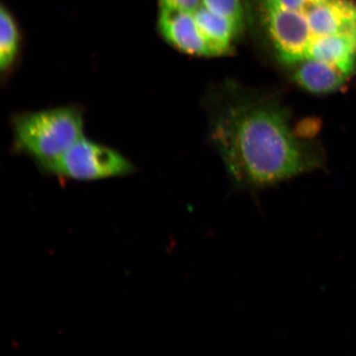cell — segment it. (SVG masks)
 Wrapping results in <instances>:
<instances>
[{
    "label": "cell",
    "mask_w": 356,
    "mask_h": 356,
    "mask_svg": "<svg viewBox=\"0 0 356 356\" xmlns=\"http://www.w3.org/2000/svg\"><path fill=\"white\" fill-rule=\"evenodd\" d=\"M212 139L240 190L252 193L320 165L293 132L282 106L268 100L234 102L218 114Z\"/></svg>",
    "instance_id": "6da1fadb"
},
{
    "label": "cell",
    "mask_w": 356,
    "mask_h": 356,
    "mask_svg": "<svg viewBox=\"0 0 356 356\" xmlns=\"http://www.w3.org/2000/svg\"><path fill=\"white\" fill-rule=\"evenodd\" d=\"M17 149L46 169L83 137V120L72 106L35 111L13 119Z\"/></svg>",
    "instance_id": "7a4b0ae2"
},
{
    "label": "cell",
    "mask_w": 356,
    "mask_h": 356,
    "mask_svg": "<svg viewBox=\"0 0 356 356\" xmlns=\"http://www.w3.org/2000/svg\"><path fill=\"white\" fill-rule=\"evenodd\" d=\"M133 169L118 151L83 137L44 170L70 179L92 181L127 175Z\"/></svg>",
    "instance_id": "3957f363"
},
{
    "label": "cell",
    "mask_w": 356,
    "mask_h": 356,
    "mask_svg": "<svg viewBox=\"0 0 356 356\" xmlns=\"http://www.w3.org/2000/svg\"><path fill=\"white\" fill-rule=\"evenodd\" d=\"M158 28L166 42L177 50L204 57L203 43L191 13L160 8Z\"/></svg>",
    "instance_id": "277c9868"
},
{
    "label": "cell",
    "mask_w": 356,
    "mask_h": 356,
    "mask_svg": "<svg viewBox=\"0 0 356 356\" xmlns=\"http://www.w3.org/2000/svg\"><path fill=\"white\" fill-rule=\"evenodd\" d=\"M20 33L11 13L4 6L0 11V70L10 72L19 55Z\"/></svg>",
    "instance_id": "5b68a950"
},
{
    "label": "cell",
    "mask_w": 356,
    "mask_h": 356,
    "mask_svg": "<svg viewBox=\"0 0 356 356\" xmlns=\"http://www.w3.org/2000/svg\"><path fill=\"white\" fill-rule=\"evenodd\" d=\"M202 4L216 15L243 26V10L240 0H202Z\"/></svg>",
    "instance_id": "8992f818"
},
{
    "label": "cell",
    "mask_w": 356,
    "mask_h": 356,
    "mask_svg": "<svg viewBox=\"0 0 356 356\" xmlns=\"http://www.w3.org/2000/svg\"><path fill=\"white\" fill-rule=\"evenodd\" d=\"M322 0H260V2L273 4V6L284 8V10L301 11L305 10Z\"/></svg>",
    "instance_id": "52a82bcc"
},
{
    "label": "cell",
    "mask_w": 356,
    "mask_h": 356,
    "mask_svg": "<svg viewBox=\"0 0 356 356\" xmlns=\"http://www.w3.org/2000/svg\"><path fill=\"white\" fill-rule=\"evenodd\" d=\"M202 0H159V7L182 12L193 13Z\"/></svg>",
    "instance_id": "ba28073f"
}]
</instances>
